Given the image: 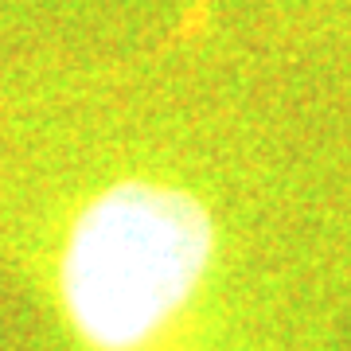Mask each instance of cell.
I'll return each instance as SVG.
<instances>
[{
    "label": "cell",
    "mask_w": 351,
    "mask_h": 351,
    "mask_svg": "<svg viewBox=\"0 0 351 351\" xmlns=\"http://www.w3.org/2000/svg\"><path fill=\"white\" fill-rule=\"evenodd\" d=\"M47 269L82 351H211L234 297V215L195 172H110L66 207Z\"/></svg>",
    "instance_id": "6da1fadb"
}]
</instances>
